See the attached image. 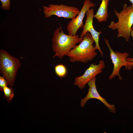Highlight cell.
Here are the masks:
<instances>
[{"label":"cell","mask_w":133,"mask_h":133,"mask_svg":"<svg viewBox=\"0 0 133 133\" xmlns=\"http://www.w3.org/2000/svg\"><path fill=\"white\" fill-rule=\"evenodd\" d=\"M130 35L132 37L133 39V27H132L130 31Z\"/></svg>","instance_id":"obj_17"},{"label":"cell","mask_w":133,"mask_h":133,"mask_svg":"<svg viewBox=\"0 0 133 133\" xmlns=\"http://www.w3.org/2000/svg\"><path fill=\"white\" fill-rule=\"evenodd\" d=\"M130 1L132 4V5L133 6V0H129Z\"/></svg>","instance_id":"obj_18"},{"label":"cell","mask_w":133,"mask_h":133,"mask_svg":"<svg viewBox=\"0 0 133 133\" xmlns=\"http://www.w3.org/2000/svg\"><path fill=\"white\" fill-rule=\"evenodd\" d=\"M87 18L85 24L84 25L83 31L80 37L83 38L87 32L90 33L94 41L95 44V47L98 50L102 57L103 56V52L99 45V36L102 33L101 31L97 32L94 29L93 25V20L94 17V11L93 9L88 10L86 13Z\"/></svg>","instance_id":"obj_10"},{"label":"cell","mask_w":133,"mask_h":133,"mask_svg":"<svg viewBox=\"0 0 133 133\" xmlns=\"http://www.w3.org/2000/svg\"><path fill=\"white\" fill-rule=\"evenodd\" d=\"M3 91L4 92V98L7 100L9 103L10 102L14 96L13 89L12 87L9 88L6 86L4 87Z\"/></svg>","instance_id":"obj_13"},{"label":"cell","mask_w":133,"mask_h":133,"mask_svg":"<svg viewBox=\"0 0 133 133\" xmlns=\"http://www.w3.org/2000/svg\"><path fill=\"white\" fill-rule=\"evenodd\" d=\"M83 40L78 35H67L65 34L61 28L55 31L52 39V48L55 54L53 58L57 57L61 59L74 48L78 43Z\"/></svg>","instance_id":"obj_1"},{"label":"cell","mask_w":133,"mask_h":133,"mask_svg":"<svg viewBox=\"0 0 133 133\" xmlns=\"http://www.w3.org/2000/svg\"><path fill=\"white\" fill-rule=\"evenodd\" d=\"M82 41L71 50L67 55L71 63L76 62L86 63L92 60L97 55V50L93 45L95 42L90 33L87 32Z\"/></svg>","instance_id":"obj_2"},{"label":"cell","mask_w":133,"mask_h":133,"mask_svg":"<svg viewBox=\"0 0 133 133\" xmlns=\"http://www.w3.org/2000/svg\"><path fill=\"white\" fill-rule=\"evenodd\" d=\"M8 83L5 78L2 76L0 77V90L1 91H3L4 87L7 86Z\"/></svg>","instance_id":"obj_15"},{"label":"cell","mask_w":133,"mask_h":133,"mask_svg":"<svg viewBox=\"0 0 133 133\" xmlns=\"http://www.w3.org/2000/svg\"><path fill=\"white\" fill-rule=\"evenodd\" d=\"M110 0H102L100 6L94 17L99 22H106L108 17V6Z\"/></svg>","instance_id":"obj_11"},{"label":"cell","mask_w":133,"mask_h":133,"mask_svg":"<svg viewBox=\"0 0 133 133\" xmlns=\"http://www.w3.org/2000/svg\"><path fill=\"white\" fill-rule=\"evenodd\" d=\"M105 40V43L109 49L111 59L114 65L113 71L109 76V80H111L117 76L120 80H122V78L120 74L119 71L121 67L123 66L127 69L129 63L127 58L129 54L127 52L121 53L117 50L115 52L114 51L111 47L109 41L106 39Z\"/></svg>","instance_id":"obj_6"},{"label":"cell","mask_w":133,"mask_h":133,"mask_svg":"<svg viewBox=\"0 0 133 133\" xmlns=\"http://www.w3.org/2000/svg\"><path fill=\"white\" fill-rule=\"evenodd\" d=\"M114 11L118 18V21L111 22L108 27L113 30L117 29V37H122L128 42L130 38V31L133 25V6H128L125 3L122 10L120 12L115 9Z\"/></svg>","instance_id":"obj_3"},{"label":"cell","mask_w":133,"mask_h":133,"mask_svg":"<svg viewBox=\"0 0 133 133\" xmlns=\"http://www.w3.org/2000/svg\"><path fill=\"white\" fill-rule=\"evenodd\" d=\"M127 59L128 62H129L127 69L130 70L132 68L133 66V58L127 57Z\"/></svg>","instance_id":"obj_16"},{"label":"cell","mask_w":133,"mask_h":133,"mask_svg":"<svg viewBox=\"0 0 133 133\" xmlns=\"http://www.w3.org/2000/svg\"><path fill=\"white\" fill-rule=\"evenodd\" d=\"M105 66L104 61L100 60L98 64H92L82 76L76 77L74 84L82 90L86 84L96 76L102 72Z\"/></svg>","instance_id":"obj_7"},{"label":"cell","mask_w":133,"mask_h":133,"mask_svg":"<svg viewBox=\"0 0 133 133\" xmlns=\"http://www.w3.org/2000/svg\"><path fill=\"white\" fill-rule=\"evenodd\" d=\"M96 76L88 83L89 86L88 92L86 96L81 100L80 106L83 107L88 100L91 99H96L101 101L110 112L116 113V108L115 105L109 103L105 99L100 95L98 92L96 85Z\"/></svg>","instance_id":"obj_9"},{"label":"cell","mask_w":133,"mask_h":133,"mask_svg":"<svg viewBox=\"0 0 133 133\" xmlns=\"http://www.w3.org/2000/svg\"><path fill=\"white\" fill-rule=\"evenodd\" d=\"M1 3V8L6 10L9 9L11 2L10 0H0Z\"/></svg>","instance_id":"obj_14"},{"label":"cell","mask_w":133,"mask_h":133,"mask_svg":"<svg viewBox=\"0 0 133 133\" xmlns=\"http://www.w3.org/2000/svg\"><path fill=\"white\" fill-rule=\"evenodd\" d=\"M54 70L56 75L61 78L65 77L67 74V68L66 66L62 64L56 65L54 67Z\"/></svg>","instance_id":"obj_12"},{"label":"cell","mask_w":133,"mask_h":133,"mask_svg":"<svg viewBox=\"0 0 133 133\" xmlns=\"http://www.w3.org/2000/svg\"><path fill=\"white\" fill-rule=\"evenodd\" d=\"M95 4L90 0H85L79 14L76 17L70 20L67 26L68 34L70 35H75L80 28H83L84 25L83 23L85 15L91 7L95 6Z\"/></svg>","instance_id":"obj_8"},{"label":"cell","mask_w":133,"mask_h":133,"mask_svg":"<svg viewBox=\"0 0 133 133\" xmlns=\"http://www.w3.org/2000/svg\"><path fill=\"white\" fill-rule=\"evenodd\" d=\"M20 66L18 59L12 56L5 50H0V72L10 86L14 85L17 72Z\"/></svg>","instance_id":"obj_4"},{"label":"cell","mask_w":133,"mask_h":133,"mask_svg":"<svg viewBox=\"0 0 133 133\" xmlns=\"http://www.w3.org/2000/svg\"><path fill=\"white\" fill-rule=\"evenodd\" d=\"M45 17L47 18L55 15L59 17L72 19L75 18L80 12L79 9L74 6L63 4H50L48 6L43 7Z\"/></svg>","instance_id":"obj_5"}]
</instances>
